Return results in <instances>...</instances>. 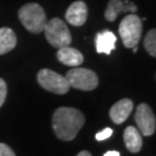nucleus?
<instances>
[{"instance_id":"obj_7","label":"nucleus","mask_w":156,"mask_h":156,"mask_svg":"<svg viewBox=\"0 0 156 156\" xmlns=\"http://www.w3.org/2000/svg\"><path fill=\"white\" fill-rule=\"evenodd\" d=\"M135 123L138 125L139 132L142 135L151 136L155 133L156 119L151 108L146 103H141L135 111Z\"/></svg>"},{"instance_id":"obj_3","label":"nucleus","mask_w":156,"mask_h":156,"mask_svg":"<svg viewBox=\"0 0 156 156\" xmlns=\"http://www.w3.org/2000/svg\"><path fill=\"white\" fill-rule=\"evenodd\" d=\"M119 35L124 45L128 49L138 46L142 35V21L135 14H128L119 24Z\"/></svg>"},{"instance_id":"obj_15","label":"nucleus","mask_w":156,"mask_h":156,"mask_svg":"<svg viewBox=\"0 0 156 156\" xmlns=\"http://www.w3.org/2000/svg\"><path fill=\"white\" fill-rule=\"evenodd\" d=\"M144 44L147 52L151 57H156V30L151 29L149 33L146 35L144 39Z\"/></svg>"},{"instance_id":"obj_8","label":"nucleus","mask_w":156,"mask_h":156,"mask_svg":"<svg viewBox=\"0 0 156 156\" xmlns=\"http://www.w3.org/2000/svg\"><path fill=\"white\" fill-rule=\"evenodd\" d=\"M87 16H88V8H87L86 2L81 1V0L74 1L72 5L68 7L66 14H65L66 21L74 27L83 26L87 21Z\"/></svg>"},{"instance_id":"obj_13","label":"nucleus","mask_w":156,"mask_h":156,"mask_svg":"<svg viewBox=\"0 0 156 156\" xmlns=\"http://www.w3.org/2000/svg\"><path fill=\"white\" fill-rule=\"evenodd\" d=\"M124 142L131 153H139L142 148V136L138 128L127 126L124 131Z\"/></svg>"},{"instance_id":"obj_4","label":"nucleus","mask_w":156,"mask_h":156,"mask_svg":"<svg viewBox=\"0 0 156 156\" xmlns=\"http://www.w3.org/2000/svg\"><path fill=\"white\" fill-rule=\"evenodd\" d=\"M43 31L48 42L57 49L69 46L72 42V36L68 30V27L62 20L58 17H55L49 22H46V26Z\"/></svg>"},{"instance_id":"obj_2","label":"nucleus","mask_w":156,"mask_h":156,"mask_svg":"<svg viewBox=\"0 0 156 156\" xmlns=\"http://www.w3.org/2000/svg\"><path fill=\"white\" fill-rule=\"evenodd\" d=\"M19 19L24 28L33 34L42 33L48 22L44 9L35 2L22 6L19 11Z\"/></svg>"},{"instance_id":"obj_10","label":"nucleus","mask_w":156,"mask_h":156,"mask_svg":"<svg viewBox=\"0 0 156 156\" xmlns=\"http://www.w3.org/2000/svg\"><path fill=\"white\" fill-rule=\"evenodd\" d=\"M133 110V102L128 98L118 101L110 109V118L115 124H123Z\"/></svg>"},{"instance_id":"obj_20","label":"nucleus","mask_w":156,"mask_h":156,"mask_svg":"<svg viewBox=\"0 0 156 156\" xmlns=\"http://www.w3.org/2000/svg\"><path fill=\"white\" fill-rule=\"evenodd\" d=\"M76 156H91V154H90L89 151H80Z\"/></svg>"},{"instance_id":"obj_9","label":"nucleus","mask_w":156,"mask_h":156,"mask_svg":"<svg viewBox=\"0 0 156 156\" xmlns=\"http://www.w3.org/2000/svg\"><path fill=\"white\" fill-rule=\"evenodd\" d=\"M136 9L138 7L128 0H124V1L123 0H110L105 9V13H104V16L109 22H112L117 19L119 14L127 13V12L134 13L136 12Z\"/></svg>"},{"instance_id":"obj_5","label":"nucleus","mask_w":156,"mask_h":156,"mask_svg":"<svg viewBox=\"0 0 156 156\" xmlns=\"http://www.w3.org/2000/svg\"><path fill=\"white\" fill-rule=\"evenodd\" d=\"M69 87L79 90L90 91L94 90L98 86V78L91 69L81 68V67H74L67 72L66 76Z\"/></svg>"},{"instance_id":"obj_16","label":"nucleus","mask_w":156,"mask_h":156,"mask_svg":"<svg viewBox=\"0 0 156 156\" xmlns=\"http://www.w3.org/2000/svg\"><path fill=\"white\" fill-rule=\"evenodd\" d=\"M112 133H113V131H112L110 127H105L104 129H102V131H100L98 133H96V135H95V138H96V140L97 141H103V140L108 139V138H110L112 135Z\"/></svg>"},{"instance_id":"obj_18","label":"nucleus","mask_w":156,"mask_h":156,"mask_svg":"<svg viewBox=\"0 0 156 156\" xmlns=\"http://www.w3.org/2000/svg\"><path fill=\"white\" fill-rule=\"evenodd\" d=\"M0 156H15V153L9 146L0 142Z\"/></svg>"},{"instance_id":"obj_17","label":"nucleus","mask_w":156,"mask_h":156,"mask_svg":"<svg viewBox=\"0 0 156 156\" xmlns=\"http://www.w3.org/2000/svg\"><path fill=\"white\" fill-rule=\"evenodd\" d=\"M6 96H7V84L4 79L0 78V108L5 103Z\"/></svg>"},{"instance_id":"obj_1","label":"nucleus","mask_w":156,"mask_h":156,"mask_svg":"<svg viewBox=\"0 0 156 156\" xmlns=\"http://www.w3.org/2000/svg\"><path fill=\"white\" fill-rule=\"evenodd\" d=\"M83 125V113L74 108H59L55 111L52 117V127L57 138L64 141L74 139Z\"/></svg>"},{"instance_id":"obj_11","label":"nucleus","mask_w":156,"mask_h":156,"mask_svg":"<svg viewBox=\"0 0 156 156\" xmlns=\"http://www.w3.org/2000/svg\"><path fill=\"white\" fill-rule=\"evenodd\" d=\"M57 59L66 66L79 67L83 62V55L74 48L64 46V48L58 49Z\"/></svg>"},{"instance_id":"obj_6","label":"nucleus","mask_w":156,"mask_h":156,"mask_svg":"<svg viewBox=\"0 0 156 156\" xmlns=\"http://www.w3.org/2000/svg\"><path fill=\"white\" fill-rule=\"evenodd\" d=\"M37 81L45 90L53 94L64 95L69 90V83L65 76L48 68L41 69L37 74Z\"/></svg>"},{"instance_id":"obj_19","label":"nucleus","mask_w":156,"mask_h":156,"mask_svg":"<svg viewBox=\"0 0 156 156\" xmlns=\"http://www.w3.org/2000/svg\"><path fill=\"white\" fill-rule=\"evenodd\" d=\"M103 156H120V153L116 151H106Z\"/></svg>"},{"instance_id":"obj_14","label":"nucleus","mask_w":156,"mask_h":156,"mask_svg":"<svg viewBox=\"0 0 156 156\" xmlns=\"http://www.w3.org/2000/svg\"><path fill=\"white\" fill-rule=\"evenodd\" d=\"M16 42V35L11 28H0V56L13 50Z\"/></svg>"},{"instance_id":"obj_12","label":"nucleus","mask_w":156,"mask_h":156,"mask_svg":"<svg viewBox=\"0 0 156 156\" xmlns=\"http://www.w3.org/2000/svg\"><path fill=\"white\" fill-rule=\"evenodd\" d=\"M117 37L110 30H104L96 35L95 37V46L98 53L110 55L112 51L116 49Z\"/></svg>"}]
</instances>
